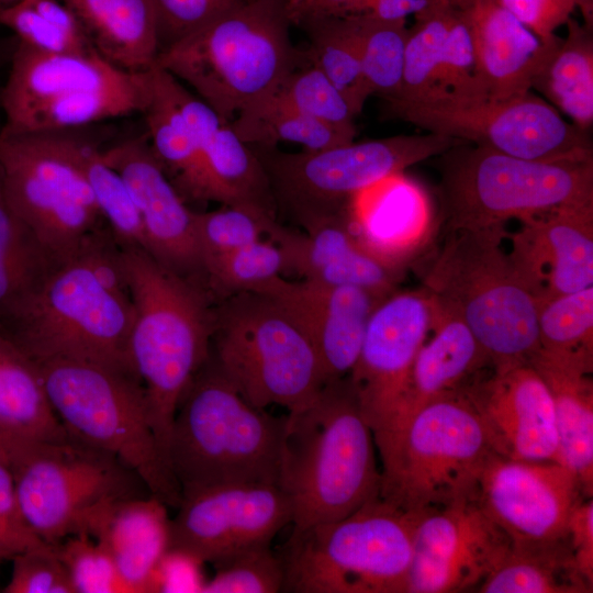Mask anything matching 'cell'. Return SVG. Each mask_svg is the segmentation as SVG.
<instances>
[{"label": "cell", "instance_id": "1", "mask_svg": "<svg viewBox=\"0 0 593 593\" xmlns=\"http://www.w3.org/2000/svg\"><path fill=\"white\" fill-rule=\"evenodd\" d=\"M133 317L120 246L108 232L57 264L0 333L34 361L74 359L136 376L128 351Z\"/></svg>", "mask_w": 593, "mask_h": 593}, {"label": "cell", "instance_id": "2", "mask_svg": "<svg viewBox=\"0 0 593 593\" xmlns=\"http://www.w3.org/2000/svg\"><path fill=\"white\" fill-rule=\"evenodd\" d=\"M373 433L349 376L284 416L278 485L292 529L342 519L379 496Z\"/></svg>", "mask_w": 593, "mask_h": 593}, {"label": "cell", "instance_id": "3", "mask_svg": "<svg viewBox=\"0 0 593 593\" xmlns=\"http://www.w3.org/2000/svg\"><path fill=\"white\" fill-rule=\"evenodd\" d=\"M120 264L134 312L130 359L145 391L159 452L169 468L178 406L211 357V298L143 249L120 246Z\"/></svg>", "mask_w": 593, "mask_h": 593}, {"label": "cell", "instance_id": "4", "mask_svg": "<svg viewBox=\"0 0 593 593\" xmlns=\"http://www.w3.org/2000/svg\"><path fill=\"white\" fill-rule=\"evenodd\" d=\"M290 25L286 0H247L161 51L156 65L231 122L306 61Z\"/></svg>", "mask_w": 593, "mask_h": 593}, {"label": "cell", "instance_id": "5", "mask_svg": "<svg viewBox=\"0 0 593 593\" xmlns=\"http://www.w3.org/2000/svg\"><path fill=\"white\" fill-rule=\"evenodd\" d=\"M505 226L447 231L422 288L472 332L493 368L539 348L538 301L502 246Z\"/></svg>", "mask_w": 593, "mask_h": 593}, {"label": "cell", "instance_id": "6", "mask_svg": "<svg viewBox=\"0 0 593 593\" xmlns=\"http://www.w3.org/2000/svg\"><path fill=\"white\" fill-rule=\"evenodd\" d=\"M284 416L249 404L212 357L178 406L168 465L181 494L227 484H278Z\"/></svg>", "mask_w": 593, "mask_h": 593}, {"label": "cell", "instance_id": "7", "mask_svg": "<svg viewBox=\"0 0 593 593\" xmlns=\"http://www.w3.org/2000/svg\"><path fill=\"white\" fill-rule=\"evenodd\" d=\"M374 444L379 497L417 517L473 497L493 454L466 390L423 405Z\"/></svg>", "mask_w": 593, "mask_h": 593}, {"label": "cell", "instance_id": "8", "mask_svg": "<svg viewBox=\"0 0 593 593\" xmlns=\"http://www.w3.org/2000/svg\"><path fill=\"white\" fill-rule=\"evenodd\" d=\"M417 516L379 496L334 522L292 529L282 592L406 593Z\"/></svg>", "mask_w": 593, "mask_h": 593}, {"label": "cell", "instance_id": "9", "mask_svg": "<svg viewBox=\"0 0 593 593\" xmlns=\"http://www.w3.org/2000/svg\"><path fill=\"white\" fill-rule=\"evenodd\" d=\"M35 363L49 403L69 436L115 457L139 477L149 495L177 508L181 490L159 452L139 379L81 360Z\"/></svg>", "mask_w": 593, "mask_h": 593}, {"label": "cell", "instance_id": "10", "mask_svg": "<svg viewBox=\"0 0 593 593\" xmlns=\"http://www.w3.org/2000/svg\"><path fill=\"white\" fill-rule=\"evenodd\" d=\"M439 156L447 231L504 226L593 202V156L533 160L463 141Z\"/></svg>", "mask_w": 593, "mask_h": 593}, {"label": "cell", "instance_id": "11", "mask_svg": "<svg viewBox=\"0 0 593 593\" xmlns=\"http://www.w3.org/2000/svg\"><path fill=\"white\" fill-rule=\"evenodd\" d=\"M213 307V353L221 372L253 406L288 411L309 403L327 379L296 320L259 292L230 295Z\"/></svg>", "mask_w": 593, "mask_h": 593}, {"label": "cell", "instance_id": "12", "mask_svg": "<svg viewBox=\"0 0 593 593\" xmlns=\"http://www.w3.org/2000/svg\"><path fill=\"white\" fill-rule=\"evenodd\" d=\"M1 194L63 262L111 231L77 158L71 130L0 134Z\"/></svg>", "mask_w": 593, "mask_h": 593}, {"label": "cell", "instance_id": "13", "mask_svg": "<svg viewBox=\"0 0 593 593\" xmlns=\"http://www.w3.org/2000/svg\"><path fill=\"white\" fill-rule=\"evenodd\" d=\"M460 139L434 133L398 135L321 150L281 152L249 145L275 199L300 226L346 212L358 191L390 175L439 156Z\"/></svg>", "mask_w": 593, "mask_h": 593}, {"label": "cell", "instance_id": "14", "mask_svg": "<svg viewBox=\"0 0 593 593\" xmlns=\"http://www.w3.org/2000/svg\"><path fill=\"white\" fill-rule=\"evenodd\" d=\"M8 467L25 521L52 545L81 533L99 505L142 496L138 485H145L112 455L74 438L30 443Z\"/></svg>", "mask_w": 593, "mask_h": 593}, {"label": "cell", "instance_id": "15", "mask_svg": "<svg viewBox=\"0 0 593 593\" xmlns=\"http://www.w3.org/2000/svg\"><path fill=\"white\" fill-rule=\"evenodd\" d=\"M395 118L422 130L533 160L593 156L589 131L562 118L532 91L505 100L459 103L432 100L388 105Z\"/></svg>", "mask_w": 593, "mask_h": 593}, {"label": "cell", "instance_id": "16", "mask_svg": "<svg viewBox=\"0 0 593 593\" xmlns=\"http://www.w3.org/2000/svg\"><path fill=\"white\" fill-rule=\"evenodd\" d=\"M170 519L169 549L214 567L270 545L292 522L291 503L278 484H227L181 494ZM168 549V550H169Z\"/></svg>", "mask_w": 593, "mask_h": 593}, {"label": "cell", "instance_id": "17", "mask_svg": "<svg viewBox=\"0 0 593 593\" xmlns=\"http://www.w3.org/2000/svg\"><path fill=\"white\" fill-rule=\"evenodd\" d=\"M435 299L421 287L394 291L373 311L349 379L373 437L392 424L414 358L432 332Z\"/></svg>", "mask_w": 593, "mask_h": 593}, {"label": "cell", "instance_id": "18", "mask_svg": "<svg viewBox=\"0 0 593 593\" xmlns=\"http://www.w3.org/2000/svg\"><path fill=\"white\" fill-rule=\"evenodd\" d=\"M588 496L578 479L556 461H523L491 455L473 499L513 546L568 538V521Z\"/></svg>", "mask_w": 593, "mask_h": 593}, {"label": "cell", "instance_id": "19", "mask_svg": "<svg viewBox=\"0 0 593 593\" xmlns=\"http://www.w3.org/2000/svg\"><path fill=\"white\" fill-rule=\"evenodd\" d=\"M512 541L473 497L418 516L406 593H451L480 584Z\"/></svg>", "mask_w": 593, "mask_h": 593}, {"label": "cell", "instance_id": "20", "mask_svg": "<svg viewBox=\"0 0 593 593\" xmlns=\"http://www.w3.org/2000/svg\"><path fill=\"white\" fill-rule=\"evenodd\" d=\"M100 153L121 176L137 206L146 251L161 266L208 293L194 211L187 206L165 174L146 133L101 146Z\"/></svg>", "mask_w": 593, "mask_h": 593}, {"label": "cell", "instance_id": "21", "mask_svg": "<svg viewBox=\"0 0 593 593\" xmlns=\"http://www.w3.org/2000/svg\"><path fill=\"white\" fill-rule=\"evenodd\" d=\"M466 393L495 455L557 462L559 443L552 398L529 361L491 368Z\"/></svg>", "mask_w": 593, "mask_h": 593}, {"label": "cell", "instance_id": "22", "mask_svg": "<svg viewBox=\"0 0 593 593\" xmlns=\"http://www.w3.org/2000/svg\"><path fill=\"white\" fill-rule=\"evenodd\" d=\"M265 293L282 305L313 344L327 381L353 370L369 320L388 296L354 286H329L279 277Z\"/></svg>", "mask_w": 593, "mask_h": 593}, {"label": "cell", "instance_id": "23", "mask_svg": "<svg viewBox=\"0 0 593 593\" xmlns=\"http://www.w3.org/2000/svg\"><path fill=\"white\" fill-rule=\"evenodd\" d=\"M521 222L508 254L538 302L593 287V202Z\"/></svg>", "mask_w": 593, "mask_h": 593}, {"label": "cell", "instance_id": "24", "mask_svg": "<svg viewBox=\"0 0 593 593\" xmlns=\"http://www.w3.org/2000/svg\"><path fill=\"white\" fill-rule=\"evenodd\" d=\"M303 231L271 224L267 237L283 250L289 275L329 286H354L383 295L396 291L404 270L367 251L353 235L345 213L311 222Z\"/></svg>", "mask_w": 593, "mask_h": 593}, {"label": "cell", "instance_id": "25", "mask_svg": "<svg viewBox=\"0 0 593 593\" xmlns=\"http://www.w3.org/2000/svg\"><path fill=\"white\" fill-rule=\"evenodd\" d=\"M433 217L426 191L404 172L366 187L347 204L348 226L358 243L401 270L428 244Z\"/></svg>", "mask_w": 593, "mask_h": 593}, {"label": "cell", "instance_id": "26", "mask_svg": "<svg viewBox=\"0 0 593 593\" xmlns=\"http://www.w3.org/2000/svg\"><path fill=\"white\" fill-rule=\"evenodd\" d=\"M143 72L120 69L97 53H48L16 38L0 97L4 124L0 133L12 131L37 108L74 94L119 87Z\"/></svg>", "mask_w": 593, "mask_h": 593}, {"label": "cell", "instance_id": "27", "mask_svg": "<svg viewBox=\"0 0 593 593\" xmlns=\"http://www.w3.org/2000/svg\"><path fill=\"white\" fill-rule=\"evenodd\" d=\"M175 96L198 146L210 201L243 205L276 215L277 206L265 169L231 122L223 120L178 79Z\"/></svg>", "mask_w": 593, "mask_h": 593}, {"label": "cell", "instance_id": "28", "mask_svg": "<svg viewBox=\"0 0 593 593\" xmlns=\"http://www.w3.org/2000/svg\"><path fill=\"white\" fill-rule=\"evenodd\" d=\"M465 19L488 100L532 91V82L558 35L544 42L497 0H448Z\"/></svg>", "mask_w": 593, "mask_h": 593}, {"label": "cell", "instance_id": "29", "mask_svg": "<svg viewBox=\"0 0 593 593\" xmlns=\"http://www.w3.org/2000/svg\"><path fill=\"white\" fill-rule=\"evenodd\" d=\"M158 499L108 501L88 517L89 534L111 556L130 593L153 592L155 571L169 549L170 518Z\"/></svg>", "mask_w": 593, "mask_h": 593}, {"label": "cell", "instance_id": "30", "mask_svg": "<svg viewBox=\"0 0 593 593\" xmlns=\"http://www.w3.org/2000/svg\"><path fill=\"white\" fill-rule=\"evenodd\" d=\"M437 307L433 336L425 340L414 358L399 411L391 426L376 437L399 426L423 405L466 390L493 368L470 328L438 303Z\"/></svg>", "mask_w": 593, "mask_h": 593}, {"label": "cell", "instance_id": "31", "mask_svg": "<svg viewBox=\"0 0 593 593\" xmlns=\"http://www.w3.org/2000/svg\"><path fill=\"white\" fill-rule=\"evenodd\" d=\"M546 382L558 429L557 462L593 492V359L537 349L528 360Z\"/></svg>", "mask_w": 593, "mask_h": 593}, {"label": "cell", "instance_id": "32", "mask_svg": "<svg viewBox=\"0 0 593 593\" xmlns=\"http://www.w3.org/2000/svg\"><path fill=\"white\" fill-rule=\"evenodd\" d=\"M78 18L96 53L130 72H146L159 53L150 0H63Z\"/></svg>", "mask_w": 593, "mask_h": 593}, {"label": "cell", "instance_id": "33", "mask_svg": "<svg viewBox=\"0 0 593 593\" xmlns=\"http://www.w3.org/2000/svg\"><path fill=\"white\" fill-rule=\"evenodd\" d=\"M176 78L155 64L152 94L142 112L149 146L165 174L187 201L210 202L198 146L175 96Z\"/></svg>", "mask_w": 593, "mask_h": 593}, {"label": "cell", "instance_id": "34", "mask_svg": "<svg viewBox=\"0 0 593 593\" xmlns=\"http://www.w3.org/2000/svg\"><path fill=\"white\" fill-rule=\"evenodd\" d=\"M0 429L25 441L71 438L49 403L37 365L1 333Z\"/></svg>", "mask_w": 593, "mask_h": 593}, {"label": "cell", "instance_id": "35", "mask_svg": "<svg viewBox=\"0 0 593 593\" xmlns=\"http://www.w3.org/2000/svg\"><path fill=\"white\" fill-rule=\"evenodd\" d=\"M567 35L558 37L532 82L571 123L593 125V29L570 18Z\"/></svg>", "mask_w": 593, "mask_h": 593}, {"label": "cell", "instance_id": "36", "mask_svg": "<svg viewBox=\"0 0 593 593\" xmlns=\"http://www.w3.org/2000/svg\"><path fill=\"white\" fill-rule=\"evenodd\" d=\"M480 593H591L579 573L568 538L538 546H513L480 584Z\"/></svg>", "mask_w": 593, "mask_h": 593}, {"label": "cell", "instance_id": "37", "mask_svg": "<svg viewBox=\"0 0 593 593\" xmlns=\"http://www.w3.org/2000/svg\"><path fill=\"white\" fill-rule=\"evenodd\" d=\"M296 26L309 38L306 61L335 85L358 115L370 93L362 75L357 15L309 19Z\"/></svg>", "mask_w": 593, "mask_h": 593}, {"label": "cell", "instance_id": "38", "mask_svg": "<svg viewBox=\"0 0 593 593\" xmlns=\"http://www.w3.org/2000/svg\"><path fill=\"white\" fill-rule=\"evenodd\" d=\"M231 125L243 142L256 146L292 143L304 150H321L354 141L300 112L275 92L246 105Z\"/></svg>", "mask_w": 593, "mask_h": 593}, {"label": "cell", "instance_id": "39", "mask_svg": "<svg viewBox=\"0 0 593 593\" xmlns=\"http://www.w3.org/2000/svg\"><path fill=\"white\" fill-rule=\"evenodd\" d=\"M59 264L0 197V326Z\"/></svg>", "mask_w": 593, "mask_h": 593}, {"label": "cell", "instance_id": "40", "mask_svg": "<svg viewBox=\"0 0 593 593\" xmlns=\"http://www.w3.org/2000/svg\"><path fill=\"white\" fill-rule=\"evenodd\" d=\"M83 128L71 130L74 148L101 215L120 246L146 251L141 215L125 182L102 159V143L83 133Z\"/></svg>", "mask_w": 593, "mask_h": 593}, {"label": "cell", "instance_id": "41", "mask_svg": "<svg viewBox=\"0 0 593 593\" xmlns=\"http://www.w3.org/2000/svg\"><path fill=\"white\" fill-rule=\"evenodd\" d=\"M454 14L448 0H434L414 15L405 46L402 88L387 105L428 101L437 91L444 42Z\"/></svg>", "mask_w": 593, "mask_h": 593}, {"label": "cell", "instance_id": "42", "mask_svg": "<svg viewBox=\"0 0 593 593\" xmlns=\"http://www.w3.org/2000/svg\"><path fill=\"white\" fill-rule=\"evenodd\" d=\"M362 75L370 96L387 103L401 92L405 46L409 35L406 20L387 21L358 14Z\"/></svg>", "mask_w": 593, "mask_h": 593}, {"label": "cell", "instance_id": "43", "mask_svg": "<svg viewBox=\"0 0 593 593\" xmlns=\"http://www.w3.org/2000/svg\"><path fill=\"white\" fill-rule=\"evenodd\" d=\"M289 273L281 247L268 237L240 247L204 265L206 289L219 301L237 293L258 292Z\"/></svg>", "mask_w": 593, "mask_h": 593}, {"label": "cell", "instance_id": "44", "mask_svg": "<svg viewBox=\"0 0 593 593\" xmlns=\"http://www.w3.org/2000/svg\"><path fill=\"white\" fill-rule=\"evenodd\" d=\"M539 349L593 359V287L538 302Z\"/></svg>", "mask_w": 593, "mask_h": 593}, {"label": "cell", "instance_id": "45", "mask_svg": "<svg viewBox=\"0 0 593 593\" xmlns=\"http://www.w3.org/2000/svg\"><path fill=\"white\" fill-rule=\"evenodd\" d=\"M305 115L355 138V114L343 93L314 65L294 68L275 91Z\"/></svg>", "mask_w": 593, "mask_h": 593}, {"label": "cell", "instance_id": "46", "mask_svg": "<svg viewBox=\"0 0 593 593\" xmlns=\"http://www.w3.org/2000/svg\"><path fill=\"white\" fill-rule=\"evenodd\" d=\"M275 221L276 215L243 205L222 204L214 211H194L203 268L209 260L264 238Z\"/></svg>", "mask_w": 593, "mask_h": 593}, {"label": "cell", "instance_id": "47", "mask_svg": "<svg viewBox=\"0 0 593 593\" xmlns=\"http://www.w3.org/2000/svg\"><path fill=\"white\" fill-rule=\"evenodd\" d=\"M452 8L454 14L441 53L437 91L432 100L459 103L488 100L469 27L458 9Z\"/></svg>", "mask_w": 593, "mask_h": 593}, {"label": "cell", "instance_id": "48", "mask_svg": "<svg viewBox=\"0 0 593 593\" xmlns=\"http://www.w3.org/2000/svg\"><path fill=\"white\" fill-rule=\"evenodd\" d=\"M214 568V577L201 588L203 593L282 592V562L270 545L243 551Z\"/></svg>", "mask_w": 593, "mask_h": 593}, {"label": "cell", "instance_id": "49", "mask_svg": "<svg viewBox=\"0 0 593 593\" xmlns=\"http://www.w3.org/2000/svg\"><path fill=\"white\" fill-rule=\"evenodd\" d=\"M56 550L74 593H130L111 556L89 534L68 536Z\"/></svg>", "mask_w": 593, "mask_h": 593}, {"label": "cell", "instance_id": "50", "mask_svg": "<svg viewBox=\"0 0 593 593\" xmlns=\"http://www.w3.org/2000/svg\"><path fill=\"white\" fill-rule=\"evenodd\" d=\"M12 573L4 593H74L56 545L29 549L12 559Z\"/></svg>", "mask_w": 593, "mask_h": 593}, {"label": "cell", "instance_id": "51", "mask_svg": "<svg viewBox=\"0 0 593 593\" xmlns=\"http://www.w3.org/2000/svg\"><path fill=\"white\" fill-rule=\"evenodd\" d=\"M159 53L247 0H150ZM158 53V54H159Z\"/></svg>", "mask_w": 593, "mask_h": 593}, {"label": "cell", "instance_id": "52", "mask_svg": "<svg viewBox=\"0 0 593 593\" xmlns=\"http://www.w3.org/2000/svg\"><path fill=\"white\" fill-rule=\"evenodd\" d=\"M0 26L9 29L19 41L42 52L96 53L63 32L26 0L0 10Z\"/></svg>", "mask_w": 593, "mask_h": 593}, {"label": "cell", "instance_id": "53", "mask_svg": "<svg viewBox=\"0 0 593 593\" xmlns=\"http://www.w3.org/2000/svg\"><path fill=\"white\" fill-rule=\"evenodd\" d=\"M47 544L25 521L18 502L12 473L0 459V567L29 549Z\"/></svg>", "mask_w": 593, "mask_h": 593}, {"label": "cell", "instance_id": "54", "mask_svg": "<svg viewBox=\"0 0 593 593\" xmlns=\"http://www.w3.org/2000/svg\"><path fill=\"white\" fill-rule=\"evenodd\" d=\"M524 26L544 42L557 36L575 7L574 0H497Z\"/></svg>", "mask_w": 593, "mask_h": 593}, {"label": "cell", "instance_id": "55", "mask_svg": "<svg viewBox=\"0 0 593 593\" xmlns=\"http://www.w3.org/2000/svg\"><path fill=\"white\" fill-rule=\"evenodd\" d=\"M568 540L575 567L593 588V500H582L568 521Z\"/></svg>", "mask_w": 593, "mask_h": 593}, {"label": "cell", "instance_id": "56", "mask_svg": "<svg viewBox=\"0 0 593 593\" xmlns=\"http://www.w3.org/2000/svg\"><path fill=\"white\" fill-rule=\"evenodd\" d=\"M377 0H286L288 18L293 25L325 16L366 14Z\"/></svg>", "mask_w": 593, "mask_h": 593}, {"label": "cell", "instance_id": "57", "mask_svg": "<svg viewBox=\"0 0 593 593\" xmlns=\"http://www.w3.org/2000/svg\"><path fill=\"white\" fill-rule=\"evenodd\" d=\"M434 0H377L366 15L387 20H406L426 9Z\"/></svg>", "mask_w": 593, "mask_h": 593}, {"label": "cell", "instance_id": "58", "mask_svg": "<svg viewBox=\"0 0 593 593\" xmlns=\"http://www.w3.org/2000/svg\"><path fill=\"white\" fill-rule=\"evenodd\" d=\"M30 443L34 441L14 438L0 429V459L8 466L14 456Z\"/></svg>", "mask_w": 593, "mask_h": 593}, {"label": "cell", "instance_id": "59", "mask_svg": "<svg viewBox=\"0 0 593 593\" xmlns=\"http://www.w3.org/2000/svg\"><path fill=\"white\" fill-rule=\"evenodd\" d=\"M1 27V26H0ZM16 44V37H2L0 35V97L3 81L1 79L2 70L5 66H9V61Z\"/></svg>", "mask_w": 593, "mask_h": 593}, {"label": "cell", "instance_id": "60", "mask_svg": "<svg viewBox=\"0 0 593 593\" xmlns=\"http://www.w3.org/2000/svg\"><path fill=\"white\" fill-rule=\"evenodd\" d=\"M575 7L580 9L583 24L593 29V0H574Z\"/></svg>", "mask_w": 593, "mask_h": 593}, {"label": "cell", "instance_id": "61", "mask_svg": "<svg viewBox=\"0 0 593 593\" xmlns=\"http://www.w3.org/2000/svg\"><path fill=\"white\" fill-rule=\"evenodd\" d=\"M22 0H0V10L11 7Z\"/></svg>", "mask_w": 593, "mask_h": 593}, {"label": "cell", "instance_id": "62", "mask_svg": "<svg viewBox=\"0 0 593 593\" xmlns=\"http://www.w3.org/2000/svg\"><path fill=\"white\" fill-rule=\"evenodd\" d=\"M1 195H2V194H1V182H0V197H1Z\"/></svg>", "mask_w": 593, "mask_h": 593}]
</instances>
